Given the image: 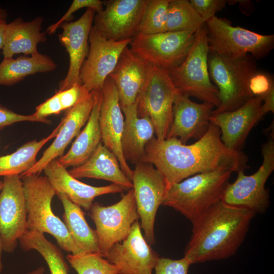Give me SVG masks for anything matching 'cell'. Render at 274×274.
I'll return each instance as SVG.
<instances>
[{"label":"cell","instance_id":"cell-1","mask_svg":"<svg viewBox=\"0 0 274 274\" xmlns=\"http://www.w3.org/2000/svg\"><path fill=\"white\" fill-rule=\"evenodd\" d=\"M248 162L244 153L224 145L220 129L210 122L206 133L191 145L183 144L176 138L158 140L155 137L146 145L139 162L154 165L164 178L168 189L196 174L218 169L244 172L249 168Z\"/></svg>","mask_w":274,"mask_h":274},{"label":"cell","instance_id":"cell-2","mask_svg":"<svg viewBox=\"0 0 274 274\" xmlns=\"http://www.w3.org/2000/svg\"><path fill=\"white\" fill-rule=\"evenodd\" d=\"M255 215L222 200L217 202L192 223L184 257L191 264L230 258L245 241Z\"/></svg>","mask_w":274,"mask_h":274},{"label":"cell","instance_id":"cell-3","mask_svg":"<svg viewBox=\"0 0 274 274\" xmlns=\"http://www.w3.org/2000/svg\"><path fill=\"white\" fill-rule=\"evenodd\" d=\"M232 172L218 169L196 174L175 183L167 190L162 205L180 212L192 223L222 200Z\"/></svg>","mask_w":274,"mask_h":274},{"label":"cell","instance_id":"cell-4","mask_svg":"<svg viewBox=\"0 0 274 274\" xmlns=\"http://www.w3.org/2000/svg\"><path fill=\"white\" fill-rule=\"evenodd\" d=\"M208 65L210 78L218 89L220 102L211 115L233 111L254 97L249 82L258 71L256 59L252 55L231 58L209 50Z\"/></svg>","mask_w":274,"mask_h":274},{"label":"cell","instance_id":"cell-5","mask_svg":"<svg viewBox=\"0 0 274 274\" xmlns=\"http://www.w3.org/2000/svg\"><path fill=\"white\" fill-rule=\"evenodd\" d=\"M27 211V230L47 233L60 248L73 255L85 254L74 241L64 222L51 207L56 192L46 176L35 174L21 178Z\"/></svg>","mask_w":274,"mask_h":274},{"label":"cell","instance_id":"cell-6","mask_svg":"<svg viewBox=\"0 0 274 274\" xmlns=\"http://www.w3.org/2000/svg\"><path fill=\"white\" fill-rule=\"evenodd\" d=\"M208 30L204 23L195 32L192 46L179 65L168 70L174 85L182 94L197 98L217 108L218 89L210 78Z\"/></svg>","mask_w":274,"mask_h":274},{"label":"cell","instance_id":"cell-7","mask_svg":"<svg viewBox=\"0 0 274 274\" xmlns=\"http://www.w3.org/2000/svg\"><path fill=\"white\" fill-rule=\"evenodd\" d=\"M179 92L168 70L148 64L145 81L135 103L138 116L151 119L158 140L166 139L173 122L174 102Z\"/></svg>","mask_w":274,"mask_h":274},{"label":"cell","instance_id":"cell-8","mask_svg":"<svg viewBox=\"0 0 274 274\" xmlns=\"http://www.w3.org/2000/svg\"><path fill=\"white\" fill-rule=\"evenodd\" d=\"M209 50L219 55L237 58L250 54L262 59L274 47L273 35H261L216 16L206 22Z\"/></svg>","mask_w":274,"mask_h":274},{"label":"cell","instance_id":"cell-9","mask_svg":"<svg viewBox=\"0 0 274 274\" xmlns=\"http://www.w3.org/2000/svg\"><path fill=\"white\" fill-rule=\"evenodd\" d=\"M273 136L272 131L268 141L262 145L263 161L258 170L249 176L246 175L244 171L237 172L235 181L227 185L222 201L247 209L256 214L266 213L270 201L269 192L265 185L274 170Z\"/></svg>","mask_w":274,"mask_h":274},{"label":"cell","instance_id":"cell-10","mask_svg":"<svg viewBox=\"0 0 274 274\" xmlns=\"http://www.w3.org/2000/svg\"><path fill=\"white\" fill-rule=\"evenodd\" d=\"M195 32L165 31L153 35L136 33L129 49L148 64L169 70L179 65L190 50Z\"/></svg>","mask_w":274,"mask_h":274},{"label":"cell","instance_id":"cell-11","mask_svg":"<svg viewBox=\"0 0 274 274\" xmlns=\"http://www.w3.org/2000/svg\"><path fill=\"white\" fill-rule=\"evenodd\" d=\"M90 212L96 226L100 254L103 257L115 244L127 236L132 225L140 218L133 188L111 206L93 203Z\"/></svg>","mask_w":274,"mask_h":274},{"label":"cell","instance_id":"cell-12","mask_svg":"<svg viewBox=\"0 0 274 274\" xmlns=\"http://www.w3.org/2000/svg\"><path fill=\"white\" fill-rule=\"evenodd\" d=\"M141 228L150 245L155 243L154 222L157 211L167 190L162 175L153 165L136 163L131 178Z\"/></svg>","mask_w":274,"mask_h":274},{"label":"cell","instance_id":"cell-13","mask_svg":"<svg viewBox=\"0 0 274 274\" xmlns=\"http://www.w3.org/2000/svg\"><path fill=\"white\" fill-rule=\"evenodd\" d=\"M132 39L108 40L93 26L89 35V50L80 71L79 80L89 92L102 91L106 79Z\"/></svg>","mask_w":274,"mask_h":274},{"label":"cell","instance_id":"cell-14","mask_svg":"<svg viewBox=\"0 0 274 274\" xmlns=\"http://www.w3.org/2000/svg\"><path fill=\"white\" fill-rule=\"evenodd\" d=\"M0 192V236L4 251L13 253L27 231V211L23 182L19 175L4 177Z\"/></svg>","mask_w":274,"mask_h":274},{"label":"cell","instance_id":"cell-15","mask_svg":"<svg viewBox=\"0 0 274 274\" xmlns=\"http://www.w3.org/2000/svg\"><path fill=\"white\" fill-rule=\"evenodd\" d=\"M104 257L118 267L119 274H153L159 258L143 235L138 220L127 236L115 244Z\"/></svg>","mask_w":274,"mask_h":274},{"label":"cell","instance_id":"cell-16","mask_svg":"<svg viewBox=\"0 0 274 274\" xmlns=\"http://www.w3.org/2000/svg\"><path fill=\"white\" fill-rule=\"evenodd\" d=\"M147 0H110L96 13L94 25L108 40L120 41L132 39L136 33Z\"/></svg>","mask_w":274,"mask_h":274},{"label":"cell","instance_id":"cell-17","mask_svg":"<svg viewBox=\"0 0 274 274\" xmlns=\"http://www.w3.org/2000/svg\"><path fill=\"white\" fill-rule=\"evenodd\" d=\"M99 123L103 144L117 157L122 170L131 181L133 170L125 160L121 147L124 118L116 86L110 77L102 90Z\"/></svg>","mask_w":274,"mask_h":274},{"label":"cell","instance_id":"cell-18","mask_svg":"<svg viewBox=\"0 0 274 274\" xmlns=\"http://www.w3.org/2000/svg\"><path fill=\"white\" fill-rule=\"evenodd\" d=\"M95 13L93 9L87 8L77 20L64 22L59 26L62 31L59 40L68 54L70 62L67 74L59 82L57 91L81 82L79 73L88 53L89 35Z\"/></svg>","mask_w":274,"mask_h":274},{"label":"cell","instance_id":"cell-19","mask_svg":"<svg viewBox=\"0 0 274 274\" xmlns=\"http://www.w3.org/2000/svg\"><path fill=\"white\" fill-rule=\"evenodd\" d=\"M96 92H89L68 110L61 120V126L54 141L31 168L19 175L20 178L40 174L49 162L62 156L66 147L78 135L81 128L86 123L95 103Z\"/></svg>","mask_w":274,"mask_h":274},{"label":"cell","instance_id":"cell-20","mask_svg":"<svg viewBox=\"0 0 274 274\" xmlns=\"http://www.w3.org/2000/svg\"><path fill=\"white\" fill-rule=\"evenodd\" d=\"M262 98L254 96L233 111L210 116V122L220 129L221 141L227 148L241 151L251 129L264 116Z\"/></svg>","mask_w":274,"mask_h":274},{"label":"cell","instance_id":"cell-21","mask_svg":"<svg viewBox=\"0 0 274 274\" xmlns=\"http://www.w3.org/2000/svg\"><path fill=\"white\" fill-rule=\"evenodd\" d=\"M214 107L210 102H193L179 92L174 102L173 122L165 139L179 138L183 144L190 139L199 140L209 128Z\"/></svg>","mask_w":274,"mask_h":274},{"label":"cell","instance_id":"cell-22","mask_svg":"<svg viewBox=\"0 0 274 274\" xmlns=\"http://www.w3.org/2000/svg\"><path fill=\"white\" fill-rule=\"evenodd\" d=\"M66 168L57 160L54 159L49 162L43 170L56 194L65 195L73 202L86 211H90L96 197L121 192L124 190L114 183L100 187L86 184L71 176Z\"/></svg>","mask_w":274,"mask_h":274},{"label":"cell","instance_id":"cell-23","mask_svg":"<svg viewBox=\"0 0 274 274\" xmlns=\"http://www.w3.org/2000/svg\"><path fill=\"white\" fill-rule=\"evenodd\" d=\"M148 64L126 47L109 77L113 81L120 106L135 102L137 96L145 81Z\"/></svg>","mask_w":274,"mask_h":274},{"label":"cell","instance_id":"cell-24","mask_svg":"<svg viewBox=\"0 0 274 274\" xmlns=\"http://www.w3.org/2000/svg\"><path fill=\"white\" fill-rule=\"evenodd\" d=\"M121 108L124 115L121 139L123 155L126 161L136 164L144 156L146 145L155 138V127L150 117L138 116L135 103Z\"/></svg>","mask_w":274,"mask_h":274},{"label":"cell","instance_id":"cell-25","mask_svg":"<svg viewBox=\"0 0 274 274\" xmlns=\"http://www.w3.org/2000/svg\"><path fill=\"white\" fill-rule=\"evenodd\" d=\"M43 21L41 16L27 22L19 17L7 23L2 49L4 58H13L17 54L31 56L39 53L38 45L47 40L45 33L41 31Z\"/></svg>","mask_w":274,"mask_h":274},{"label":"cell","instance_id":"cell-26","mask_svg":"<svg viewBox=\"0 0 274 274\" xmlns=\"http://www.w3.org/2000/svg\"><path fill=\"white\" fill-rule=\"evenodd\" d=\"M68 172L76 179H102L118 185L124 190L133 188L132 182L122 170L117 157L102 142L86 162Z\"/></svg>","mask_w":274,"mask_h":274},{"label":"cell","instance_id":"cell-27","mask_svg":"<svg viewBox=\"0 0 274 274\" xmlns=\"http://www.w3.org/2000/svg\"><path fill=\"white\" fill-rule=\"evenodd\" d=\"M101 98L102 91H97L94 106L85 127L78 134L68 151L57 160L65 168L83 164L101 142L99 123Z\"/></svg>","mask_w":274,"mask_h":274},{"label":"cell","instance_id":"cell-28","mask_svg":"<svg viewBox=\"0 0 274 274\" xmlns=\"http://www.w3.org/2000/svg\"><path fill=\"white\" fill-rule=\"evenodd\" d=\"M56 67V63L49 56L40 53L3 58L0 63V85L11 86L28 76L51 72Z\"/></svg>","mask_w":274,"mask_h":274},{"label":"cell","instance_id":"cell-29","mask_svg":"<svg viewBox=\"0 0 274 274\" xmlns=\"http://www.w3.org/2000/svg\"><path fill=\"white\" fill-rule=\"evenodd\" d=\"M64 209V223L72 238L84 253L100 254L95 230L87 223L81 207L73 202L65 195L57 194Z\"/></svg>","mask_w":274,"mask_h":274},{"label":"cell","instance_id":"cell-30","mask_svg":"<svg viewBox=\"0 0 274 274\" xmlns=\"http://www.w3.org/2000/svg\"><path fill=\"white\" fill-rule=\"evenodd\" d=\"M62 123L61 121L47 137L39 141H29L14 152L0 156V176L20 175L31 168L37 161L36 156L38 152L46 143L56 136Z\"/></svg>","mask_w":274,"mask_h":274},{"label":"cell","instance_id":"cell-31","mask_svg":"<svg viewBox=\"0 0 274 274\" xmlns=\"http://www.w3.org/2000/svg\"><path fill=\"white\" fill-rule=\"evenodd\" d=\"M19 242L24 251L34 250L40 254L50 274H69L68 266L60 249L47 239L44 233L27 230Z\"/></svg>","mask_w":274,"mask_h":274},{"label":"cell","instance_id":"cell-32","mask_svg":"<svg viewBox=\"0 0 274 274\" xmlns=\"http://www.w3.org/2000/svg\"><path fill=\"white\" fill-rule=\"evenodd\" d=\"M205 22L188 0H170L167 9L166 31L196 32Z\"/></svg>","mask_w":274,"mask_h":274},{"label":"cell","instance_id":"cell-33","mask_svg":"<svg viewBox=\"0 0 274 274\" xmlns=\"http://www.w3.org/2000/svg\"><path fill=\"white\" fill-rule=\"evenodd\" d=\"M170 0H147L137 33L153 35L166 31L167 9Z\"/></svg>","mask_w":274,"mask_h":274},{"label":"cell","instance_id":"cell-34","mask_svg":"<svg viewBox=\"0 0 274 274\" xmlns=\"http://www.w3.org/2000/svg\"><path fill=\"white\" fill-rule=\"evenodd\" d=\"M66 258L78 274H119L118 267L99 253L70 254Z\"/></svg>","mask_w":274,"mask_h":274},{"label":"cell","instance_id":"cell-35","mask_svg":"<svg viewBox=\"0 0 274 274\" xmlns=\"http://www.w3.org/2000/svg\"><path fill=\"white\" fill-rule=\"evenodd\" d=\"M84 8L92 9L96 13H98L104 9L103 3L99 0H74L67 11L60 19L46 29V32L49 35H52L61 24L71 21L73 13Z\"/></svg>","mask_w":274,"mask_h":274},{"label":"cell","instance_id":"cell-36","mask_svg":"<svg viewBox=\"0 0 274 274\" xmlns=\"http://www.w3.org/2000/svg\"><path fill=\"white\" fill-rule=\"evenodd\" d=\"M191 265L185 257L179 259L159 257L154 267L155 274H188Z\"/></svg>","mask_w":274,"mask_h":274},{"label":"cell","instance_id":"cell-37","mask_svg":"<svg viewBox=\"0 0 274 274\" xmlns=\"http://www.w3.org/2000/svg\"><path fill=\"white\" fill-rule=\"evenodd\" d=\"M89 92L81 83H77L70 88L61 91H57L63 110H68L74 106Z\"/></svg>","mask_w":274,"mask_h":274},{"label":"cell","instance_id":"cell-38","mask_svg":"<svg viewBox=\"0 0 274 274\" xmlns=\"http://www.w3.org/2000/svg\"><path fill=\"white\" fill-rule=\"evenodd\" d=\"M192 6L206 22L222 10L228 3L226 0H190Z\"/></svg>","mask_w":274,"mask_h":274},{"label":"cell","instance_id":"cell-39","mask_svg":"<svg viewBox=\"0 0 274 274\" xmlns=\"http://www.w3.org/2000/svg\"><path fill=\"white\" fill-rule=\"evenodd\" d=\"M24 121L51 123V121L47 118H39L33 114L29 115L19 114L0 104V129L13 124Z\"/></svg>","mask_w":274,"mask_h":274},{"label":"cell","instance_id":"cell-40","mask_svg":"<svg viewBox=\"0 0 274 274\" xmlns=\"http://www.w3.org/2000/svg\"><path fill=\"white\" fill-rule=\"evenodd\" d=\"M273 84V80L271 76L257 71L250 80L249 88L254 96L262 95L270 89Z\"/></svg>","mask_w":274,"mask_h":274},{"label":"cell","instance_id":"cell-41","mask_svg":"<svg viewBox=\"0 0 274 274\" xmlns=\"http://www.w3.org/2000/svg\"><path fill=\"white\" fill-rule=\"evenodd\" d=\"M63 111L56 93L44 102L38 106L33 113L37 117L44 119L52 115H57Z\"/></svg>","mask_w":274,"mask_h":274},{"label":"cell","instance_id":"cell-42","mask_svg":"<svg viewBox=\"0 0 274 274\" xmlns=\"http://www.w3.org/2000/svg\"><path fill=\"white\" fill-rule=\"evenodd\" d=\"M262 101L261 109L262 112L264 116L267 113L274 112V84H273L270 89L264 94L262 95Z\"/></svg>","mask_w":274,"mask_h":274},{"label":"cell","instance_id":"cell-43","mask_svg":"<svg viewBox=\"0 0 274 274\" xmlns=\"http://www.w3.org/2000/svg\"><path fill=\"white\" fill-rule=\"evenodd\" d=\"M7 23L6 20L0 19V50H2L4 46L5 29Z\"/></svg>","mask_w":274,"mask_h":274},{"label":"cell","instance_id":"cell-44","mask_svg":"<svg viewBox=\"0 0 274 274\" xmlns=\"http://www.w3.org/2000/svg\"><path fill=\"white\" fill-rule=\"evenodd\" d=\"M45 268L43 266H39L36 268L26 273L25 274H44Z\"/></svg>","mask_w":274,"mask_h":274},{"label":"cell","instance_id":"cell-45","mask_svg":"<svg viewBox=\"0 0 274 274\" xmlns=\"http://www.w3.org/2000/svg\"><path fill=\"white\" fill-rule=\"evenodd\" d=\"M4 251L3 242L2 241L1 237L0 236V273H1L3 269V263L2 261V253Z\"/></svg>","mask_w":274,"mask_h":274},{"label":"cell","instance_id":"cell-46","mask_svg":"<svg viewBox=\"0 0 274 274\" xmlns=\"http://www.w3.org/2000/svg\"><path fill=\"white\" fill-rule=\"evenodd\" d=\"M7 16V10L0 7V19L6 20Z\"/></svg>","mask_w":274,"mask_h":274},{"label":"cell","instance_id":"cell-47","mask_svg":"<svg viewBox=\"0 0 274 274\" xmlns=\"http://www.w3.org/2000/svg\"><path fill=\"white\" fill-rule=\"evenodd\" d=\"M3 181H2L0 180V190H1L3 187Z\"/></svg>","mask_w":274,"mask_h":274}]
</instances>
